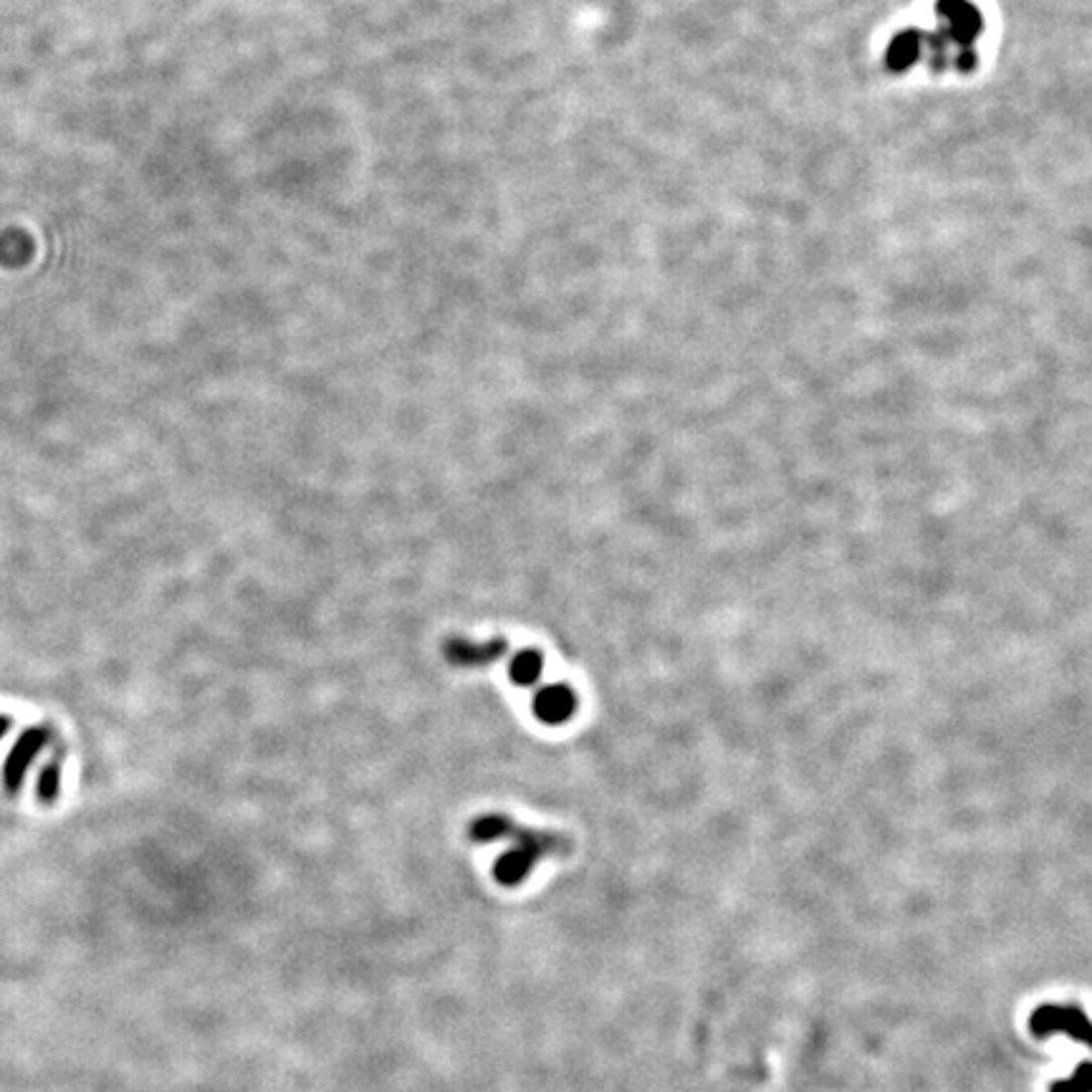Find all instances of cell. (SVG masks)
I'll return each mask as SVG.
<instances>
[{
  "instance_id": "cell-8",
  "label": "cell",
  "mask_w": 1092,
  "mask_h": 1092,
  "mask_svg": "<svg viewBox=\"0 0 1092 1092\" xmlns=\"http://www.w3.org/2000/svg\"><path fill=\"white\" fill-rule=\"evenodd\" d=\"M921 46H923V36L918 31L900 33V36L895 38L888 48V66L893 68V71H903V68L913 66L918 53H921Z\"/></svg>"
},
{
  "instance_id": "cell-10",
  "label": "cell",
  "mask_w": 1092,
  "mask_h": 1092,
  "mask_svg": "<svg viewBox=\"0 0 1092 1092\" xmlns=\"http://www.w3.org/2000/svg\"><path fill=\"white\" fill-rule=\"evenodd\" d=\"M511 678L519 686H534L541 676V656L536 651H524L511 661Z\"/></svg>"
},
{
  "instance_id": "cell-5",
  "label": "cell",
  "mask_w": 1092,
  "mask_h": 1092,
  "mask_svg": "<svg viewBox=\"0 0 1092 1092\" xmlns=\"http://www.w3.org/2000/svg\"><path fill=\"white\" fill-rule=\"evenodd\" d=\"M509 653V643L496 638L489 643H469V641H447L445 658L459 668H484L496 663Z\"/></svg>"
},
{
  "instance_id": "cell-6",
  "label": "cell",
  "mask_w": 1092,
  "mask_h": 1092,
  "mask_svg": "<svg viewBox=\"0 0 1092 1092\" xmlns=\"http://www.w3.org/2000/svg\"><path fill=\"white\" fill-rule=\"evenodd\" d=\"M574 708H577V696L569 686L564 683H552V686H544L534 698V711L536 716L544 723H564L574 716Z\"/></svg>"
},
{
  "instance_id": "cell-3",
  "label": "cell",
  "mask_w": 1092,
  "mask_h": 1092,
  "mask_svg": "<svg viewBox=\"0 0 1092 1092\" xmlns=\"http://www.w3.org/2000/svg\"><path fill=\"white\" fill-rule=\"evenodd\" d=\"M1032 1035L1045 1040V1037L1065 1035L1070 1040L1082 1042L1092 1047V1022L1087 1020L1080 1007L1072 1005H1042L1037 1007L1035 1015L1030 1017Z\"/></svg>"
},
{
  "instance_id": "cell-11",
  "label": "cell",
  "mask_w": 1092,
  "mask_h": 1092,
  "mask_svg": "<svg viewBox=\"0 0 1092 1092\" xmlns=\"http://www.w3.org/2000/svg\"><path fill=\"white\" fill-rule=\"evenodd\" d=\"M1050 1092H1092V1062H1082L1070 1077L1052 1082Z\"/></svg>"
},
{
  "instance_id": "cell-12",
  "label": "cell",
  "mask_w": 1092,
  "mask_h": 1092,
  "mask_svg": "<svg viewBox=\"0 0 1092 1092\" xmlns=\"http://www.w3.org/2000/svg\"><path fill=\"white\" fill-rule=\"evenodd\" d=\"M11 726H13L11 716H6V713H0V739H3V736H6L8 731H11Z\"/></svg>"
},
{
  "instance_id": "cell-4",
  "label": "cell",
  "mask_w": 1092,
  "mask_h": 1092,
  "mask_svg": "<svg viewBox=\"0 0 1092 1092\" xmlns=\"http://www.w3.org/2000/svg\"><path fill=\"white\" fill-rule=\"evenodd\" d=\"M938 13H941L943 23H946V33L953 43H971L976 38V33L981 31V16H978L976 8L968 3V0H941L938 3Z\"/></svg>"
},
{
  "instance_id": "cell-1",
  "label": "cell",
  "mask_w": 1092,
  "mask_h": 1092,
  "mask_svg": "<svg viewBox=\"0 0 1092 1092\" xmlns=\"http://www.w3.org/2000/svg\"><path fill=\"white\" fill-rule=\"evenodd\" d=\"M471 835H474V840H479V843L514 840L519 848L534 850V853L541 855V858L554 855V853H567V848H569L567 840L559 838V835L536 833V830L519 828V825L511 823L509 816H499V814L481 816V820H476L474 828H471Z\"/></svg>"
},
{
  "instance_id": "cell-2",
  "label": "cell",
  "mask_w": 1092,
  "mask_h": 1092,
  "mask_svg": "<svg viewBox=\"0 0 1092 1092\" xmlns=\"http://www.w3.org/2000/svg\"><path fill=\"white\" fill-rule=\"evenodd\" d=\"M53 731L48 723H36V726L23 728L21 736L13 741L11 751H8L6 761H3V769H0V781H3V789L11 796H16L23 789V781H26L28 769H31L33 761L41 756V751L46 749L48 741H51Z\"/></svg>"
},
{
  "instance_id": "cell-9",
  "label": "cell",
  "mask_w": 1092,
  "mask_h": 1092,
  "mask_svg": "<svg viewBox=\"0 0 1092 1092\" xmlns=\"http://www.w3.org/2000/svg\"><path fill=\"white\" fill-rule=\"evenodd\" d=\"M61 776L63 766L58 759H51L48 764L41 766L36 779V801L41 806H53L61 796Z\"/></svg>"
},
{
  "instance_id": "cell-7",
  "label": "cell",
  "mask_w": 1092,
  "mask_h": 1092,
  "mask_svg": "<svg viewBox=\"0 0 1092 1092\" xmlns=\"http://www.w3.org/2000/svg\"><path fill=\"white\" fill-rule=\"evenodd\" d=\"M539 858L541 855H536L534 850L514 845V848L501 855L499 863H496V878L504 885H519L521 880L529 878L531 868H534V863Z\"/></svg>"
}]
</instances>
